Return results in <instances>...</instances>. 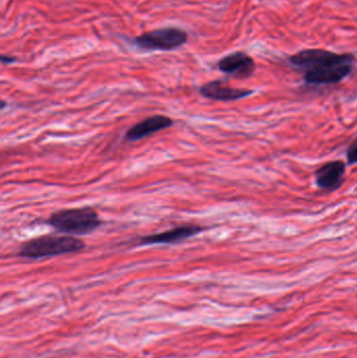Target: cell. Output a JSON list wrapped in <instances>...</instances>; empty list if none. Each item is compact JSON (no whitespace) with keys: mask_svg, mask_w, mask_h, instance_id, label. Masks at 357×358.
I'll return each mask as SVG.
<instances>
[{"mask_svg":"<svg viewBox=\"0 0 357 358\" xmlns=\"http://www.w3.org/2000/svg\"><path fill=\"white\" fill-rule=\"evenodd\" d=\"M356 60L351 52L337 54L323 48H308L289 57V63L302 71L310 85L340 83L354 71Z\"/></svg>","mask_w":357,"mask_h":358,"instance_id":"obj_1","label":"cell"},{"mask_svg":"<svg viewBox=\"0 0 357 358\" xmlns=\"http://www.w3.org/2000/svg\"><path fill=\"white\" fill-rule=\"evenodd\" d=\"M85 248V242L73 236L44 235L23 242L18 256L36 260L82 252Z\"/></svg>","mask_w":357,"mask_h":358,"instance_id":"obj_2","label":"cell"},{"mask_svg":"<svg viewBox=\"0 0 357 358\" xmlns=\"http://www.w3.org/2000/svg\"><path fill=\"white\" fill-rule=\"evenodd\" d=\"M46 223L60 233L84 236L98 229L103 221L94 208L84 206L57 210L48 217Z\"/></svg>","mask_w":357,"mask_h":358,"instance_id":"obj_3","label":"cell"},{"mask_svg":"<svg viewBox=\"0 0 357 358\" xmlns=\"http://www.w3.org/2000/svg\"><path fill=\"white\" fill-rule=\"evenodd\" d=\"M189 35L184 29L177 27H166L147 31L132 41L143 50H161L171 52L182 48L188 41Z\"/></svg>","mask_w":357,"mask_h":358,"instance_id":"obj_4","label":"cell"},{"mask_svg":"<svg viewBox=\"0 0 357 358\" xmlns=\"http://www.w3.org/2000/svg\"><path fill=\"white\" fill-rule=\"evenodd\" d=\"M207 227H203L196 223H184L177 225L169 231L161 233L152 234V235L140 237L138 241V245H154V244H175L188 240L189 238L199 235L203 231H207Z\"/></svg>","mask_w":357,"mask_h":358,"instance_id":"obj_5","label":"cell"},{"mask_svg":"<svg viewBox=\"0 0 357 358\" xmlns=\"http://www.w3.org/2000/svg\"><path fill=\"white\" fill-rule=\"evenodd\" d=\"M221 73L235 78L245 80L251 77L256 69L255 60L245 52H234L222 57L217 63Z\"/></svg>","mask_w":357,"mask_h":358,"instance_id":"obj_6","label":"cell"},{"mask_svg":"<svg viewBox=\"0 0 357 358\" xmlns=\"http://www.w3.org/2000/svg\"><path fill=\"white\" fill-rule=\"evenodd\" d=\"M199 92L203 98L219 102H233L247 98L254 94V90L245 88L232 87L224 80H214L203 84L199 88Z\"/></svg>","mask_w":357,"mask_h":358,"instance_id":"obj_7","label":"cell"},{"mask_svg":"<svg viewBox=\"0 0 357 358\" xmlns=\"http://www.w3.org/2000/svg\"><path fill=\"white\" fill-rule=\"evenodd\" d=\"M174 125V121L167 115H155L146 117L132 126L125 134V140L136 142L161 130L168 129Z\"/></svg>","mask_w":357,"mask_h":358,"instance_id":"obj_8","label":"cell"},{"mask_svg":"<svg viewBox=\"0 0 357 358\" xmlns=\"http://www.w3.org/2000/svg\"><path fill=\"white\" fill-rule=\"evenodd\" d=\"M346 165L341 161L329 162L316 172V182L320 189L333 192L343 185Z\"/></svg>","mask_w":357,"mask_h":358,"instance_id":"obj_9","label":"cell"},{"mask_svg":"<svg viewBox=\"0 0 357 358\" xmlns=\"http://www.w3.org/2000/svg\"><path fill=\"white\" fill-rule=\"evenodd\" d=\"M347 159L348 163H349L350 165L357 164V138L350 145L349 148H348Z\"/></svg>","mask_w":357,"mask_h":358,"instance_id":"obj_10","label":"cell"},{"mask_svg":"<svg viewBox=\"0 0 357 358\" xmlns=\"http://www.w3.org/2000/svg\"><path fill=\"white\" fill-rule=\"evenodd\" d=\"M0 59H1L2 64H12V63L16 62L17 60L16 57L6 56V55H1Z\"/></svg>","mask_w":357,"mask_h":358,"instance_id":"obj_11","label":"cell"},{"mask_svg":"<svg viewBox=\"0 0 357 358\" xmlns=\"http://www.w3.org/2000/svg\"><path fill=\"white\" fill-rule=\"evenodd\" d=\"M6 101H1V105H0V109H1V110H3V109L6 108Z\"/></svg>","mask_w":357,"mask_h":358,"instance_id":"obj_12","label":"cell"}]
</instances>
